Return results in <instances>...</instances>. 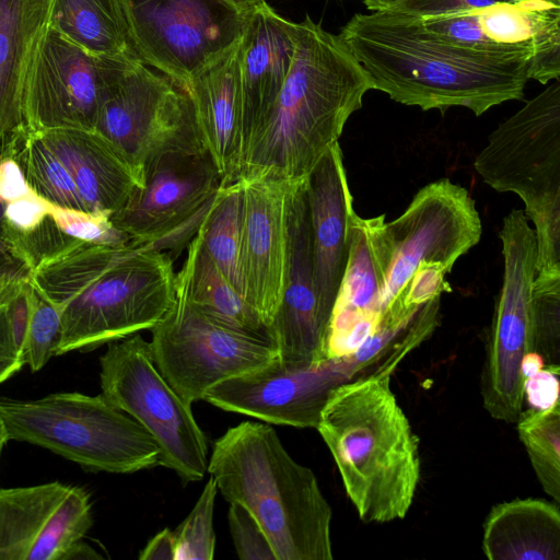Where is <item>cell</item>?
<instances>
[{"label": "cell", "mask_w": 560, "mask_h": 560, "mask_svg": "<svg viewBox=\"0 0 560 560\" xmlns=\"http://www.w3.org/2000/svg\"><path fill=\"white\" fill-rule=\"evenodd\" d=\"M372 90L423 110L465 107L476 116L523 100L528 54H490L444 40L418 16L396 10L354 14L338 34Z\"/></svg>", "instance_id": "6da1fadb"}, {"label": "cell", "mask_w": 560, "mask_h": 560, "mask_svg": "<svg viewBox=\"0 0 560 560\" xmlns=\"http://www.w3.org/2000/svg\"><path fill=\"white\" fill-rule=\"evenodd\" d=\"M173 257L148 244L81 241L38 262L32 284L60 312L56 355L151 329L175 300Z\"/></svg>", "instance_id": "7a4b0ae2"}, {"label": "cell", "mask_w": 560, "mask_h": 560, "mask_svg": "<svg viewBox=\"0 0 560 560\" xmlns=\"http://www.w3.org/2000/svg\"><path fill=\"white\" fill-rule=\"evenodd\" d=\"M370 90L368 73L339 35L310 16L294 23L289 74L237 177L266 173L290 182L306 179L339 142L346 122Z\"/></svg>", "instance_id": "3957f363"}, {"label": "cell", "mask_w": 560, "mask_h": 560, "mask_svg": "<svg viewBox=\"0 0 560 560\" xmlns=\"http://www.w3.org/2000/svg\"><path fill=\"white\" fill-rule=\"evenodd\" d=\"M390 375L378 366L337 386L316 428L364 523L402 520L420 479L418 439L390 389Z\"/></svg>", "instance_id": "277c9868"}, {"label": "cell", "mask_w": 560, "mask_h": 560, "mask_svg": "<svg viewBox=\"0 0 560 560\" xmlns=\"http://www.w3.org/2000/svg\"><path fill=\"white\" fill-rule=\"evenodd\" d=\"M210 477L229 503L261 526L277 560H330L332 511L313 470L288 453L267 423L244 421L213 445Z\"/></svg>", "instance_id": "5b68a950"}, {"label": "cell", "mask_w": 560, "mask_h": 560, "mask_svg": "<svg viewBox=\"0 0 560 560\" xmlns=\"http://www.w3.org/2000/svg\"><path fill=\"white\" fill-rule=\"evenodd\" d=\"M474 167L499 192L516 194L537 240L533 291L560 289V81L501 122Z\"/></svg>", "instance_id": "8992f818"}, {"label": "cell", "mask_w": 560, "mask_h": 560, "mask_svg": "<svg viewBox=\"0 0 560 560\" xmlns=\"http://www.w3.org/2000/svg\"><path fill=\"white\" fill-rule=\"evenodd\" d=\"M0 415L10 440L44 447L88 470L132 474L160 465L153 438L102 394L0 398Z\"/></svg>", "instance_id": "52a82bcc"}, {"label": "cell", "mask_w": 560, "mask_h": 560, "mask_svg": "<svg viewBox=\"0 0 560 560\" xmlns=\"http://www.w3.org/2000/svg\"><path fill=\"white\" fill-rule=\"evenodd\" d=\"M94 130L128 162L141 185L162 159L206 151L188 90L138 57L127 59L108 83Z\"/></svg>", "instance_id": "ba28073f"}, {"label": "cell", "mask_w": 560, "mask_h": 560, "mask_svg": "<svg viewBox=\"0 0 560 560\" xmlns=\"http://www.w3.org/2000/svg\"><path fill=\"white\" fill-rule=\"evenodd\" d=\"M102 395L136 420L155 441L160 465L184 482L208 470V443L191 405L171 386L154 363L140 332L108 343L100 358Z\"/></svg>", "instance_id": "9c48e42d"}, {"label": "cell", "mask_w": 560, "mask_h": 560, "mask_svg": "<svg viewBox=\"0 0 560 560\" xmlns=\"http://www.w3.org/2000/svg\"><path fill=\"white\" fill-rule=\"evenodd\" d=\"M499 237L503 279L490 327L480 390L488 413L513 423L523 411L522 361L535 351L533 287L537 240L521 209L504 217Z\"/></svg>", "instance_id": "30bf717a"}, {"label": "cell", "mask_w": 560, "mask_h": 560, "mask_svg": "<svg viewBox=\"0 0 560 560\" xmlns=\"http://www.w3.org/2000/svg\"><path fill=\"white\" fill-rule=\"evenodd\" d=\"M132 49L147 66L187 86L244 32L248 11L224 0H121Z\"/></svg>", "instance_id": "8fae6325"}, {"label": "cell", "mask_w": 560, "mask_h": 560, "mask_svg": "<svg viewBox=\"0 0 560 560\" xmlns=\"http://www.w3.org/2000/svg\"><path fill=\"white\" fill-rule=\"evenodd\" d=\"M151 332L155 365L190 405L214 385L278 357L270 341L217 322L177 295Z\"/></svg>", "instance_id": "7c38bea8"}, {"label": "cell", "mask_w": 560, "mask_h": 560, "mask_svg": "<svg viewBox=\"0 0 560 560\" xmlns=\"http://www.w3.org/2000/svg\"><path fill=\"white\" fill-rule=\"evenodd\" d=\"M384 228L389 256L382 315L397 302L421 262L450 272L482 234L475 200L466 188L447 178L422 187L404 212L385 221Z\"/></svg>", "instance_id": "4fadbf2b"}, {"label": "cell", "mask_w": 560, "mask_h": 560, "mask_svg": "<svg viewBox=\"0 0 560 560\" xmlns=\"http://www.w3.org/2000/svg\"><path fill=\"white\" fill-rule=\"evenodd\" d=\"M222 185L208 152L170 155L110 219L131 241L172 256L188 246Z\"/></svg>", "instance_id": "5bb4252c"}, {"label": "cell", "mask_w": 560, "mask_h": 560, "mask_svg": "<svg viewBox=\"0 0 560 560\" xmlns=\"http://www.w3.org/2000/svg\"><path fill=\"white\" fill-rule=\"evenodd\" d=\"M128 58L94 56L46 26L23 88L25 132L94 130L104 92Z\"/></svg>", "instance_id": "9a60e30c"}, {"label": "cell", "mask_w": 560, "mask_h": 560, "mask_svg": "<svg viewBox=\"0 0 560 560\" xmlns=\"http://www.w3.org/2000/svg\"><path fill=\"white\" fill-rule=\"evenodd\" d=\"M90 494L51 481L0 489V560H94Z\"/></svg>", "instance_id": "2e32d148"}, {"label": "cell", "mask_w": 560, "mask_h": 560, "mask_svg": "<svg viewBox=\"0 0 560 560\" xmlns=\"http://www.w3.org/2000/svg\"><path fill=\"white\" fill-rule=\"evenodd\" d=\"M357 373L349 358L303 363L277 357L214 385L203 400L266 423L316 429L331 392Z\"/></svg>", "instance_id": "e0dca14e"}, {"label": "cell", "mask_w": 560, "mask_h": 560, "mask_svg": "<svg viewBox=\"0 0 560 560\" xmlns=\"http://www.w3.org/2000/svg\"><path fill=\"white\" fill-rule=\"evenodd\" d=\"M419 19L425 30L462 47L530 55L529 80L541 84L559 80L560 7L521 0Z\"/></svg>", "instance_id": "ac0fdd59"}, {"label": "cell", "mask_w": 560, "mask_h": 560, "mask_svg": "<svg viewBox=\"0 0 560 560\" xmlns=\"http://www.w3.org/2000/svg\"><path fill=\"white\" fill-rule=\"evenodd\" d=\"M237 179L242 191L243 295L269 330L284 285L289 202L296 182L266 173Z\"/></svg>", "instance_id": "d6986e66"}, {"label": "cell", "mask_w": 560, "mask_h": 560, "mask_svg": "<svg viewBox=\"0 0 560 560\" xmlns=\"http://www.w3.org/2000/svg\"><path fill=\"white\" fill-rule=\"evenodd\" d=\"M288 222L284 285L269 335L280 359L316 363L327 360L328 326L322 319L314 283L305 179L293 186Z\"/></svg>", "instance_id": "ffe728a7"}, {"label": "cell", "mask_w": 560, "mask_h": 560, "mask_svg": "<svg viewBox=\"0 0 560 560\" xmlns=\"http://www.w3.org/2000/svg\"><path fill=\"white\" fill-rule=\"evenodd\" d=\"M384 226V214L352 218L347 266L328 328L327 359L352 355L378 327L389 256Z\"/></svg>", "instance_id": "44dd1931"}, {"label": "cell", "mask_w": 560, "mask_h": 560, "mask_svg": "<svg viewBox=\"0 0 560 560\" xmlns=\"http://www.w3.org/2000/svg\"><path fill=\"white\" fill-rule=\"evenodd\" d=\"M305 185L315 290L322 319L329 328L347 266L355 213L339 142L320 159Z\"/></svg>", "instance_id": "7402d4cb"}, {"label": "cell", "mask_w": 560, "mask_h": 560, "mask_svg": "<svg viewBox=\"0 0 560 560\" xmlns=\"http://www.w3.org/2000/svg\"><path fill=\"white\" fill-rule=\"evenodd\" d=\"M293 52L294 22L265 0L253 7L240 42L241 165L284 84Z\"/></svg>", "instance_id": "603a6c76"}, {"label": "cell", "mask_w": 560, "mask_h": 560, "mask_svg": "<svg viewBox=\"0 0 560 560\" xmlns=\"http://www.w3.org/2000/svg\"><path fill=\"white\" fill-rule=\"evenodd\" d=\"M240 40L189 80L203 147L223 184L236 180L241 166Z\"/></svg>", "instance_id": "cb8c5ba5"}, {"label": "cell", "mask_w": 560, "mask_h": 560, "mask_svg": "<svg viewBox=\"0 0 560 560\" xmlns=\"http://www.w3.org/2000/svg\"><path fill=\"white\" fill-rule=\"evenodd\" d=\"M37 135L66 166L90 213L112 215L141 186L128 162L95 130L55 129Z\"/></svg>", "instance_id": "d4e9b609"}, {"label": "cell", "mask_w": 560, "mask_h": 560, "mask_svg": "<svg viewBox=\"0 0 560 560\" xmlns=\"http://www.w3.org/2000/svg\"><path fill=\"white\" fill-rule=\"evenodd\" d=\"M47 21L48 0H0V159L25 132L23 88Z\"/></svg>", "instance_id": "484cf974"}, {"label": "cell", "mask_w": 560, "mask_h": 560, "mask_svg": "<svg viewBox=\"0 0 560 560\" xmlns=\"http://www.w3.org/2000/svg\"><path fill=\"white\" fill-rule=\"evenodd\" d=\"M482 551L490 560H559L558 505L532 498L494 505L483 523Z\"/></svg>", "instance_id": "4316f807"}, {"label": "cell", "mask_w": 560, "mask_h": 560, "mask_svg": "<svg viewBox=\"0 0 560 560\" xmlns=\"http://www.w3.org/2000/svg\"><path fill=\"white\" fill-rule=\"evenodd\" d=\"M187 248L175 273V295L217 322L271 342L268 327L208 256L198 233Z\"/></svg>", "instance_id": "83f0119b"}, {"label": "cell", "mask_w": 560, "mask_h": 560, "mask_svg": "<svg viewBox=\"0 0 560 560\" xmlns=\"http://www.w3.org/2000/svg\"><path fill=\"white\" fill-rule=\"evenodd\" d=\"M47 26L94 56L137 57L121 0H48Z\"/></svg>", "instance_id": "f1b7e54d"}, {"label": "cell", "mask_w": 560, "mask_h": 560, "mask_svg": "<svg viewBox=\"0 0 560 560\" xmlns=\"http://www.w3.org/2000/svg\"><path fill=\"white\" fill-rule=\"evenodd\" d=\"M197 233L208 256L243 295L240 268L242 191L238 179L222 185Z\"/></svg>", "instance_id": "f546056e"}, {"label": "cell", "mask_w": 560, "mask_h": 560, "mask_svg": "<svg viewBox=\"0 0 560 560\" xmlns=\"http://www.w3.org/2000/svg\"><path fill=\"white\" fill-rule=\"evenodd\" d=\"M13 156L36 196L54 207L88 212L70 173L39 135L24 132Z\"/></svg>", "instance_id": "4dcf8cb0"}, {"label": "cell", "mask_w": 560, "mask_h": 560, "mask_svg": "<svg viewBox=\"0 0 560 560\" xmlns=\"http://www.w3.org/2000/svg\"><path fill=\"white\" fill-rule=\"evenodd\" d=\"M517 433L544 491L560 501V404L522 411Z\"/></svg>", "instance_id": "1f68e13d"}, {"label": "cell", "mask_w": 560, "mask_h": 560, "mask_svg": "<svg viewBox=\"0 0 560 560\" xmlns=\"http://www.w3.org/2000/svg\"><path fill=\"white\" fill-rule=\"evenodd\" d=\"M28 320L22 343V359L32 372L42 370L56 355L61 337L59 310L31 282Z\"/></svg>", "instance_id": "d6a6232c"}, {"label": "cell", "mask_w": 560, "mask_h": 560, "mask_svg": "<svg viewBox=\"0 0 560 560\" xmlns=\"http://www.w3.org/2000/svg\"><path fill=\"white\" fill-rule=\"evenodd\" d=\"M218 489L209 477L192 510L174 532L175 560H212L215 548L213 511Z\"/></svg>", "instance_id": "836d02e7"}, {"label": "cell", "mask_w": 560, "mask_h": 560, "mask_svg": "<svg viewBox=\"0 0 560 560\" xmlns=\"http://www.w3.org/2000/svg\"><path fill=\"white\" fill-rule=\"evenodd\" d=\"M49 213L59 229L74 240L98 245H122L131 241L113 223L109 214H94L51 205Z\"/></svg>", "instance_id": "e575fe53"}, {"label": "cell", "mask_w": 560, "mask_h": 560, "mask_svg": "<svg viewBox=\"0 0 560 560\" xmlns=\"http://www.w3.org/2000/svg\"><path fill=\"white\" fill-rule=\"evenodd\" d=\"M533 318L535 352L546 365H559L560 289L533 292Z\"/></svg>", "instance_id": "d590c367"}, {"label": "cell", "mask_w": 560, "mask_h": 560, "mask_svg": "<svg viewBox=\"0 0 560 560\" xmlns=\"http://www.w3.org/2000/svg\"><path fill=\"white\" fill-rule=\"evenodd\" d=\"M229 525L236 553L242 560H277L255 517L241 504L230 503Z\"/></svg>", "instance_id": "8d00e7d4"}, {"label": "cell", "mask_w": 560, "mask_h": 560, "mask_svg": "<svg viewBox=\"0 0 560 560\" xmlns=\"http://www.w3.org/2000/svg\"><path fill=\"white\" fill-rule=\"evenodd\" d=\"M518 1L521 0H399L388 10H396L419 18H429L472 11L497 3Z\"/></svg>", "instance_id": "74e56055"}, {"label": "cell", "mask_w": 560, "mask_h": 560, "mask_svg": "<svg viewBox=\"0 0 560 560\" xmlns=\"http://www.w3.org/2000/svg\"><path fill=\"white\" fill-rule=\"evenodd\" d=\"M50 205L33 191L5 203L3 220L18 234L33 231L47 215Z\"/></svg>", "instance_id": "f35d334b"}, {"label": "cell", "mask_w": 560, "mask_h": 560, "mask_svg": "<svg viewBox=\"0 0 560 560\" xmlns=\"http://www.w3.org/2000/svg\"><path fill=\"white\" fill-rule=\"evenodd\" d=\"M559 365H545L524 381V399L533 409H549L559 404Z\"/></svg>", "instance_id": "ab89813d"}, {"label": "cell", "mask_w": 560, "mask_h": 560, "mask_svg": "<svg viewBox=\"0 0 560 560\" xmlns=\"http://www.w3.org/2000/svg\"><path fill=\"white\" fill-rule=\"evenodd\" d=\"M11 295L0 302V384L24 365L9 312L8 301Z\"/></svg>", "instance_id": "60d3db41"}, {"label": "cell", "mask_w": 560, "mask_h": 560, "mask_svg": "<svg viewBox=\"0 0 560 560\" xmlns=\"http://www.w3.org/2000/svg\"><path fill=\"white\" fill-rule=\"evenodd\" d=\"M5 203L0 199V272L31 276V268L20 249L14 233L3 220Z\"/></svg>", "instance_id": "b9f144b4"}, {"label": "cell", "mask_w": 560, "mask_h": 560, "mask_svg": "<svg viewBox=\"0 0 560 560\" xmlns=\"http://www.w3.org/2000/svg\"><path fill=\"white\" fill-rule=\"evenodd\" d=\"M14 151V150H13ZM32 192L13 152L0 159V199L8 203Z\"/></svg>", "instance_id": "7bdbcfd3"}, {"label": "cell", "mask_w": 560, "mask_h": 560, "mask_svg": "<svg viewBox=\"0 0 560 560\" xmlns=\"http://www.w3.org/2000/svg\"><path fill=\"white\" fill-rule=\"evenodd\" d=\"M175 558L176 537L168 528L159 532L139 555L140 560H175Z\"/></svg>", "instance_id": "ee69618b"}, {"label": "cell", "mask_w": 560, "mask_h": 560, "mask_svg": "<svg viewBox=\"0 0 560 560\" xmlns=\"http://www.w3.org/2000/svg\"><path fill=\"white\" fill-rule=\"evenodd\" d=\"M545 365V360L538 352L527 353L522 361V375L524 380L536 374Z\"/></svg>", "instance_id": "f6af8a7d"}, {"label": "cell", "mask_w": 560, "mask_h": 560, "mask_svg": "<svg viewBox=\"0 0 560 560\" xmlns=\"http://www.w3.org/2000/svg\"><path fill=\"white\" fill-rule=\"evenodd\" d=\"M370 11L388 10L399 0H362Z\"/></svg>", "instance_id": "bcb514c9"}, {"label": "cell", "mask_w": 560, "mask_h": 560, "mask_svg": "<svg viewBox=\"0 0 560 560\" xmlns=\"http://www.w3.org/2000/svg\"><path fill=\"white\" fill-rule=\"evenodd\" d=\"M240 10L248 11L262 0H224Z\"/></svg>", "instance_id": "7dc6e473"}, {"label": "cell", "mask_w": 560, "mask_h": 560, "mask_svg": "<svg viewBox=\"0 0 560 560\" xmlns=\"http://www.w3.org/2000/svg\"><path fill=\"white\" fill-rule=\"evenodd\" d=\"M9 434L4 424V421L0 415V456L7 442L9 441Z\"/></svg>", "instance_id": "c3c4849f"}, {"label": "cell", "mask_w": 560, "mask_h": 560, "mask_svg": "<svg viewBox=\"0 0 560 560\" xmlns=\"http://www.w3.org/2000/svg\"><path fill=\"white\" fill-rule=\"evenodd\" d=\"M526 1H540L556 7H560V0H526Z\"/></svg>", "instance_id": "681fc988"}]
</instances>
